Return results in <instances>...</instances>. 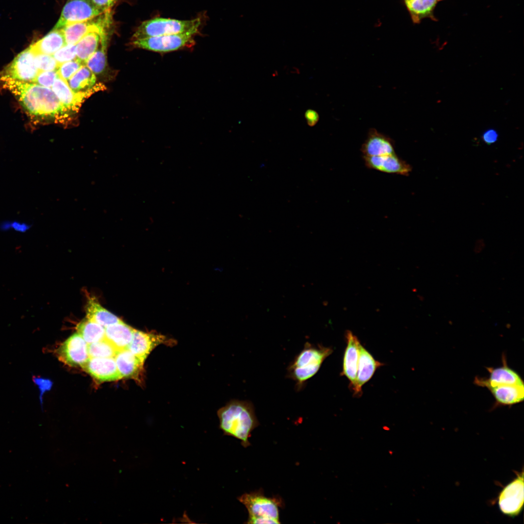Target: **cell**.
I'll return each instance as SVG.
<instances>
[{
  "mask_svg": "<svg viewBox=\"0 0 524 524\" xmlns=\"http://www.w3.org/2000/svg\"><path fill=\"white\" fill-rule=\"evenodd\" d=\"M105 12L91 0H67L52 29H61L71 24L85 21Z\"/></svg>",
  "mask_w": 524,
  "mask_h": 524,
  "instance_id": "obj_8",
  "label": "cell"
},
{
  "mask_svg": "<svg viewBox=\"0 0 524 524\" xmlns=\"http://www.w3.org/2000/svg\"><path fill=\"white\" fill-rule=\"evenodd\" d=\"M524 504V473L506 486L498 497V505L503 513L509 516H517Z\"/></svg>",
  "mask_w": 524,
  "mask_h": 524,
  "instance_id": "obj_11",
  "label": "cell"
},
{
  "mask_svg": "<svg viewBox=\"0 0 524 524\" xmlns=\"http://www.w3.org/2000/svg\"><path fill=\"white\" fill-rule=\"evenodd\" d=\"M104 88V86L100 83L87 91L75 92L69 87L67 82L58 75L51 89L64 107L72 115L78 112L86 98Z\"/></svg>",
  "mask_w": 524,
  "mask_h": 524,
  "instance_id": "obj_9",
  "label": "cell"
},
{
  "mask_svg": "<svg viewBox=\"0 0 524 524\" xmlns=\"http://www.w3.org/2000/svg\"><path fill=\"white\" fill-rule=\"evenodd\" d=\"M80 61L76 58L60 64L57 69L58 75L67 82L83 66Z\"/></svg>",
  "mask_w": 524,
  "mask_h": 524,
  "instance_id": "obj_31",
  "label": "cell"
},
{
  "mask_svg": "<svg viewBox=\"0 0 524 524\" xmlns=\"http://www.w3.org/2000/svg\"><path fill=\"white\" fill-rule=\"evenodd\" d=\"M305 116L308 124L310 126L315 125L319 120L318 113L312 110H307L305 113Z\"/></svg>",
  "mask_w": 524,
  "mask_h": 524,
  "instance_id": "obj_38",
  "label": "cell"
},
{
  "mask_svg": "<svg viewBox=\"0 0 524 524\" xmlns=\"http://www.w3.org/2000/svg\"><path fill=\"white\" fill-rule=\"evenodd\" d=\"M332 349L306 342L302 350L287 367L286 377L295 381L297 392L318 372L323 361L332 353Z\"/></svg>",
  "mask_w": 524,
  "mask_h": 524,
  "instance_id": "obj_3",
  "label": "cell"
},
{
  "mask_svg": "<svg viewBox=\"0 0 524 524\" xmlns=\"http://www.w3.org/2000/svg\"><path fill=\"white\" fill-rule=\"evenodd\" d=\"M57 76V70L39 71L33 82L49 88L52 87Z\"/></svg>",
  "mask_w": 524,
  "mask_h": 524,
  "instance_id": "obj_34",
  "label": "cell"
},
{
  "mask_svg": "<svg viewBox=\"0 0 524 524\" xmlns=\"http://www.w3.org/2000/svg\"><path fill=\"white\" fill-rule=\"evenodd\" d=\"M247 509V524H280L279 507L281 501L277 497H268L262 490L245 493L237 498Z\"/></svg>",
  "mask_w": 524,
  "mask_h": 524,
  "instance_id": "obj_4",
  "label": "cell"
},
{
  "mask_svg": "<svg viewBox=\"0 0 524 524\" xmlns=\"http://www.w3.org/2000/svg\"><path fill=\"white\" fill-rule=\"evenodd\" d=\"M503 358V366L496 368L487 367L490 374L489 377L483 378L476 377L474 379V383L487 388L503 385H524V382L520 375L508 367L505 357Z\"/></svg>",
  "mask_w": 524,
  "mask_h": 524,
  "instance_id": "obj_17",
  "label": "cell"
},
{
  "mask_svg": "<svg viewBox=\"0 0 524 524\" xmlns=\"http://www.w3.org/2000/svg\"><path fill=\"white\" fill-rule=\"evenodd\" d=\"M53 57L60 64L76 58V44H66L53 55Z\"/></svg>",
  "mask_w": 524,
  "mask_h": 524,
  "instance_id": "obj_33",
  "label": "cell"
},
{
  "mask_svg": "<svg viewBox=\"0 0 524 524\" xmlns=\"http://www.w3.org/2000/svg\"><path fill=\"white\" fill-rule=\"evenodd\" d=\"M347 345L344 354L342 375L350 381V387H355L358 370L360 342L358 338L350 330L346 332Z\"/></svg>",
  "mask_w": 524,
  "mask_h": 524,
  "instance_id": "obj_19",
  "label": "cell"
},
{
  "mask_svg": "<svg viewBox=\"0 0 524 524\" xmlns=\"http://www.w3.org/2000/svg\"><path fill=\"white\" fill-rule=\"evenodd\" d=\"M89 358H114L117 349L105 338L87 345Z\"/></svg>",
  "mask_w": 524,
  "mask_h": 524,
  "instance_id": "obj_30",
  "label": "cell"
},
{
  "mask_svg": "<svg viewBox=\"0 0 524 524\" xmlns=\"http://www.w3.org/2000/svg\"><path fill=\"white\" fill-rule=\"evenodd\" d=\"M66 45L65 38L61 29H52L46 35L30 47L34 54L52 55Z\"/></svg>",
  "mask_w": 524,
  "mask_h": 524,
  "instance_id": "obj_23",
  "label": "cell"
},
{
  "mask_svg": "<svg viewBox=\"0 0 524 524\" xmlns=\"http://www.w3.org/2000/svg\"><path fill=\"white\" fill-rule=\"evenodd\" d=\"M498 134L496 131L490 129L486 131L482 134V138L484 142L487 144H491L495 143L498 139Z\"/></svg>",
  "mask_w": 524,
  "mask_h": 524,
  "instance_id": "obj_36",
  "label": "cell"
},
{
  "mask_svg": "<svg viewBox=\"0 0 524 524\" xmlns=\"http://www.w3.org/2000/svg\"><path fill=\"white\" fill-rule=\"evenodd\" d=\"M30 47L19 53L7 67L3 75L22 82H33L39 71Z\"/></svg>",
  "mask_w": 524,
  "mask_h": 524,
  "instance_id": "obj_12",
  "label": "cell"
},
{
  "mask_svg": "<svg viewBox=\"0 0 524 524\" xmlns=\"http://www.w3.org/2000/svg\"><path fill=\"white\" fill-rule=\"evenodd\" d=\"M364 156H380L395 153L394 142L389 136L371 128L361 146Z\"/></svg>",
  "mask_w": 524,
  "mask_h": 524,
  "instance_id": "obj_18",
  "label": "cell"
},
{
  "mask_svg": "<svg viewBox=\"0 0 524 524\" xmlns=\"http://www.w3.org/2000/svg\"><path fill=\"white\" fill-rule=\"evenodd\" d=\"M383 365L360 344L356 383L352 390L355 396H360L362 386L373 377L377 368Z\"/></svg>",
  "mask_w": 524,
  "mask_h": 524,
  "instance_id": "obj_20",
  "label": "cell"
},
{
  "mask_svg": "<svg viewBox=\"0 0 524 524\" xmlns=\"http://www.w3.org/2000/svg\"><path fill=\"white\" fill-rule=\"evenodd\" d=\"M86 318L104 328L122 321L102 307L96 298L89 297L86 305Z\"/></svg>",
  "mask_w": 524,
  "mask_h": 524,
  "instance_id": "obj_24",
  "label": "cell"
},
{
  "mask_svg": "<svg viewBox=\"0 0 524 524\" xmlns=\"http://www.w3.org/2000/svg\"><path fill=\"white\" fill-rule=\"evenodd\" d=\"M442 0H405L406 7L414 23H419L425 18L435 20L433 12L437 4Z\"/></svg>",
  "mask_w": 524,
  "mask_h": 524,
  "instance_id": "obj_25",
  "label": "cell"
},
{
  "mask_svg": "<svg viewBox=\"0 0 524 524\" xmlns=\"http://www.w3.org/2000/svg\"></svg>",
  "mask_w": 524,
  "mask_h": 524,
  "instance_id": "obj_40",
  "label": "cell"
},
{
  "mask_svg": "<svg viewBox=\"0 0 524 524\" xmlns=\"http://www.w3.org/2000/svg\"><path fill=\"white\" fill-rule=\"evenodd\" d=\"M30 227L31 226L30 225L18 221H14L12 222L11 223V228L21 232L26 231L30 228Z\"/></svg>",
  "mask_w": 524,
  "mask_h": 524,
  "instance_id": "obj_39",
  "label": "cell"
},
{
  "mask_svg": "<svg viewBox=\"0 0 524 524\" xmlns=\"http://www.w3.org/2000/svg\"><path fill=\"white\" fill-rule=\"evenodd\" d=\"M102 35L97 32H91L79 40L76 44V59L85 65L97 49Z\"/></svg>",
  "mask_w": 524,
  "mask_h": 524,
  "instance_id": "obj_26",
  "label": "cell"
},
{
  "mask_svg": "<svg viewBox=\"0 0 524 524\" xmlns=\"http://www.w3.org/2000/svg\"><path fill=\"white\" fill-rule=\"evenodd\" d=\"M33 381L37 386L40 394L39 398L42 407L43 396L46 392L49 391L52 386V382L49 379L39 376H33Z\"/></svg>",
  "mask_w": 524,
  "mask_h": 524,
  "instance_id": "obj_35",
  "label": "cell"
},
{
  "mask_svg": "<svg viewBox=\"0 0 524 524\" xmlns=\"http://www.w3.org/2000/svg\"><path fill=\"white\" fill-rule=\"evenodd\" d=\"M112 23L111 9L91 19L68 25L61 30L66 44H76L83 36L91 32L101 35L109 32Z\"/></svg>",
  "mask_w": 524,
  "mask_h": 524,
  "instance_id": "obj_7",
  "label": "cell"
},
{
  "mask_svg": "<svg viewBox=\"0 0 524 524\" xmlns=\"http://www.w3.org/2000/svg\"><path fill=\"white\" fill-rule=\"evenodd\" d=\"M96 77L89 68L83 65L67 81L71 89L75 92L87 91L94 87Z\"/></svg>",
  "mask_w": 524,
  "mask_h": 524,
  "instance_id": "obj_27",
  "label": "cell"
},
{
  "mask_svg": "<svg viewBox=\"0 0 524 524\" xmlns=\"http://www.w3.org/2000/svg\"><path fill=\"white\" fill-rule=\"evenodd\" d=\"M114 359L122 378L133 379L143 384L145 361L127 348L117 350Z\"/></svg>",
  "mask_w": 524,
  "mask_h": 524,
  "instance_id": "obj_14",
  "label": "cell"
},
{
  "mask_svg": "<svg viewBox=\"0 0 524 524\" xmlns=\"http://www.w3.org/2000/svg\"><path fill=\"white\" fill-rule=\"evenodd\" d=\"M134 329L121 321L105 328V338L117 350L128 348Z\"/></svg>",
  "mask_w": 524,
  "mask_h": 524,
  "instance_id": "obj_22",
  "label": "cell"
},
{
  "mask_svg": "<svg viewBox=\"0 0 524 524\" xmlns=\"http://www.w3.org/2000/svg\"><path fill=\"white\" fill-rule=\"evenodd\" d=\"M496 404L509 406L522 402L524 398V386L519 385H503L488 387Z\"/></svg>",
  "mask_w": 524,
  "mask_h": 524,
  "instance_id": "obj_21",
  "label": "cell"
},
{
  "mask_svg": "<svg viewBox=\"0 0 524 524\" xmlns=\"http://www.w3.org/2000/svg\"><path fill=\"white\" fill-rule=\"evenodd\" d=\"M93 3L104 11L111 9L118 0H91Z\"/></svg>",
  "mask_w": 524,
  "mask_h": 524,
  "instance_id": "obj_37",
  "label": "cell"
},
{
  "mask_svg": "<svg viewBox=\"0 0 524 524\" xmlns=\"http://www.w3.org/2000/svg\"><path fill=\"white\" fill-rule=\"evenodd\" d=\"M109 36V32L101 36L97 49L85 64V65L95 75L102 73L106 66V51Z\"/></svg>",
  "mask_w": 524,
  "mask_h": 524,
  "instance_id": "obj_28",
  "label": "cell"
},
{
  "mask_svg": "<svg viewBox=\"0 0 524 524\" xmlns=\"http://www.w3.org/2000/svg\"><path fill=\"white\" fill-rule=\"evenodd\" d=\"M81 367L100 382L122 378L114 358H89Z\"/></svg>",
  "mask_w": 524,
  "mask_h": 524,
  "instance_id": "obj_16",
  "label": "cell"
},
{
  "mask_svg": "<svg viewBox=\"0 0 524 524\" xmlns=\"http://www.w3.org/2000/svg\"><path fill=\"white\" fill-rule=\"evenodd\" d=\"M0 80L3 87L14 94L31 115L54 119L59 123L69 120L71 114L64 107L52 89L3 75Z\"/></svg>",
  "mask_w": 524,
  "mask_h": 524,
  "instance_id": "obj_1",
  "label": "cell"
},
{
  "mask_svg": "<svg viewBox=\"0 0 524 524\" xmlns=\"http://www.w3.org/2000/svg\"><path fill=\"white\" fill-rule=\"evenodd\" d=\"M78 333L87 344L98 341L105 338V328L87 318L77 326Z\"/></svg>",
  "mask_w": 524,
  "mask_h": 524,
  "instance_id": "obj_29",
  "label": "cell"
},
{
  "mask_svg": "<svg viewBox=\"0 0 524 524\" xmlns=\"http://www.w3.org/2000/svg\"><path fill=\"white\" fill-rule=\"evenodd\" d=\"M175 341L161 334L146 332L134 329L131 341L127 349L145 361L151 352L158 345H171Z\"/></svg>",
  "mask_w": 524,
  "mask_h": 524,
  "instance_id": "obj_13",
  "label": "cell"
},
{
  "mask_svg": "<svg viewBox=\"0 0 524 524\" xmlns=\"http://www.w3.org/2000/svg\"><path fill=\"white\" fill-rule=\"evenodd\" d=\"M201 23L199 17L191 20L156 17L142 22L136 29L131 40L199 30Z\"/></svg>",
  "mask_w": 524,
  "mask_h": 524,
  "instance_id": "obj_5",
  "label": "cell"
},
{
  "mask_svg": "<svg viewBox=\"0 0 524 524\" xmlns=\"http://www.w3.org/2000/svg\"><path fill=\"white\" fill-rule=\"evenodd\" d=\"M365 166L368 168L382 172L407 176L412 167L398 157L396 153L380 156H364Z\"/></svg>",
  "mask_w": 524,
  "mask_h": 524,
  "instance_id": "obj_15",
  "label": "cell"
},
{
  "mask_svg": "<svg viewBox=\"0 0 524 524\" xmlns=\"http://www.w3.org/2000/svg\"><path fill=\"white\" fill-rule=\"evenodd\" d=\"M219 428L224 435L241 441L244 447L250 445L252 431L259 426L252 403L248 400H232L217 411Z\"/></svg>",
  "mask_w": 524,
  "mask_h": 524,
  "instance_id": "obj_2",
  "label": "cell"
},
{
  "mask_svg": "<svg viewBox=\"0 0 524 524\" xmlns=\"http://www.w3.org/2000/svg\"><path fill=\"white\" fill-rule=\"evenodd\" d=\"M87 345L83 338L75 333L62 344L55 353L58 359L65 364L81 366L89 358Z\"/></svg>",
  "mask_w": 524,
  "mask_h": 524,
  "instance_id": "obj_10",
  "label": "cell"
},
{
  "mask_svg": "<svg viewBox=\"0 0 524 524\" xmlns=\"http://www.w3.org/2000/svg\"><path fill=\"white\" fill-rule=\"evenodd\" d=\"M35 64L39 71L56 70L59 65L52 55L35 54Z\"/></svg>",
  "mask_w": 524,
  "mask_h": 524,
  "instance_id": "obj_32",
  "label": "cell"
},
{
  "mask_svg": "<svg viewBox=\"0 0 524 524\" xmlns=\"http://www.w3.org/2000/svg\"><path fill=\"white\" fill-rule=\"evenodd\" d=\"M199 30L186 33L153 36L131 40L133 47L159 53H166L190 49L195 45V37Z\"/></svg>",
  "mask_w": 524,
  "mask_h": 524,
  "instance_id": "obj_6",
  "label": "cell"
}]
</instances>
